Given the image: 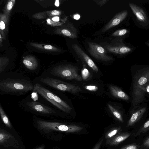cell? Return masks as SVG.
Masks as SVG:
<instances>
[{
  "mask_svg": "<svg viewBox=\"0 0 149 149\" xmlns=\"http://www.w3.org/2000/svg\"><path fill=\"white\" fill-rule=\"evenodd\" d=\"M9 61V58L8 57L0 56V73L8 65Z\"/></svg>",
  "mask_w": 149,
  "mask_h": 149,
  "instance_id": "23",
  "label": "cell"
},
{
  "mask_svg": "<svg viewBox=\"0 0 149 149\" xmlns=\"http://www.w3.org/2000/svg\"><path fill=\"white\" fill-rule=\"evenodd\" d=\"M51 14L54 15H58L60 14V12L58 10H54L52 11Z\"/></svg>",
  "mask_w": 149,
  "mask_h": 149,
  "instance_id": "33",
  "label": "cell"
},
{
  "mask_svg": "<svg viewBox=\"0 0 149 149\" xmlns=\"http://www.w3.org/2000/svg\"><path fill=\"white\" fill-rule=\"evenodd\" d=\"M141 146L134 143L125 145L120 149H141Z\"/></svg>",
  "mask_w": 149,
  "mask_h": 149,
  "instance_id": "26",
  "label": "cell"
},
{
  "mask_svg": "<svg viewBox=\"0 0 149 149\" xmlns=\"http://www.w3.org/2000/svg\"><path fill=\"white\" fill-rule=\"evenodd\" d=\"M61 32L63 34L68 36H70L71 35V33L70 32L66 29L62 30H61Z\"/></svg>",
  "mask_w": 149,
  "mask_h": 149,
  "instance_id": "32",
  "label": "cell"
},
{
  "mask_svg": "<svg viewBox=\"0 0 149 149\" xmlns=\"http://www.w3.org/2000/svg\"><path fill=\"white\" fill-rule=\"evenodd\" d=\"M130 134L128 132L120 133L111 139L106 141V143L110 146L117 145L128 138Z\"/></svg>",
  "mask_w": 149,
  "mask_h": 149,
  "instance_id": "14",
  "label": "cell"
},
{
  "mask_svg": "<svg viewBox=\"0 0 149 149\" xmlns=\"http://www.w3.org/2000/svg\"><path fill=\"white\" fill-rule=\"evenodd\" d=\"M89 52L94 58L102 61H108L113 58L107 55L105 49L99 45L92 42H88Z\"/></svg>",
  "mask_w": 149,
  "mask_h": 149,
  "instance_id": "8",
  "label": "cell"
},
{
  "mask_svg": "<svg viewBox=\"0 0 149 149\" xmlns=\"http://www.w3.org/2000/svg\"><path fill=\"white\" fill-rule=\"evenodd\" d=\"M122 130V128L120 127H115L112 128L105 134V138L106 141L111 139L117 134L120 133Z\"/></svg>",
  "mask_w": 149,
  "mask_h": 149,
  "instance_id": "20",
  "label": "cell"
},
{
  "mask_svg": "<svg viewBox=\"0 0 149 149\" xmlns=\"http://www.w3.org/2000/svg\"><path fill=\"white\" fill-rule=\"evenodd\" d=\"M33 91L39 94L45 99L63 111L69 113L72 110L71 107L59 97L52 92L36 83L33 86Z\"/></svg>",
  "mask_w": 149,
  "mask_h": 149,
  "instance_id": "2",
  "label": "cell"
},
{
  "mask_svg": "<svg viewBox=\"0 0 149 149\" xmlns=\"http://www.w3.org/2000/svg\"><path fill=\"white\" fill-rule=\"evenodd\" d=\"M146 92L148 93V94H149V84H148L146 87Z\"/></svg>",
  "mask_w": 149,
  "mask_h": 149,
  "instance_id": "38",
  "label": "cell"
},
{
  "mask_svg": "<svg viewBox=\"0 0 149 149\" xmlns=\"http://www.w3.org/2000/svg\"><path fill=\"white\" fill-rule=\"evenodd\" d=\"M86 89L91 91H95L98 90V87L95 86L93 85H90L86 86H85Z\"/></svg>",
  "mask_w": 149,
  "mask_h": 149,
  "instance_id": "29",
  "label": "cell"
},
{
  "mask_svg": "<svg viewBox=\"0 0 149 149\" xmlns=\"http://www.w3.org/2000/svg\"><path fill=\"white\" fill-rule=\"evenodd\" d=\"M149 120L148 119L139 129L138 131L134 134V136H137L142 133H145L149 130Z\"/></svg>",
  "mask_w": 149,
  "mask_h": 149,
  "instance_id": "24",
  "label": "cell"
},
{
  "mask_svg": "<svg viewBox=\"0 0 149 149\" xmlns=\"http://www.w3.org/2000/svg\"><path fill=\"white\" fill-rule=\"evenodd\" d=\"M148 70L139 71L135 75L133 86V106L141 102L147 93L146 87L148 84Z\"/></svg>",
  "mask_w": 149,
  "mask_h": 149,
  "instance_id": "1",
  "label": "cell"
},
{
  "mask_svg": "<svg viewBox=\"0 0 149 149\" xmlns=\"http://www.w3.org/2000/svg\"><path fill=\"white\" fill-rule=\"evenodd\" d=\"M149 148V137L148 136L144 140L141 149H148Z\"/></svg>",
  "mask_w": 149,
  "mask_h": 149,
  "instance_id": "28",
  "label": "cell"
},
{
  "mask_svg": "<svg viewBox=\"0 0 149 149\" xmlns=\"http://www.w3.org/2000/svg\"><path fill=\"white\" fill-rule=\"evenodd\" d=\"M146 110L145 107L139 109L133 113L127 123V127H131L141 117Z\"/></svg>",
  "mask_w": 149,
  "mask_h": 149,
  "instance_id": "15",
  "label": "cell"
},
{
  "mask_svg": "<svg viewBox=\"0 0 149 149\" xmlns=\"http://www.w3.org/2000/svg\"><path fill=\"white\" fill-rule=\"evenodd\" d=\"M44 47L45 49L47 50H50L52 49L53 48V47L51 45H45L44 46Z\"/></svg>",
  "mask_w": 149,
  "mask_h": 149,
  "instance_id": "34",
  "label": "cell"
},
{
  "mask_svg": "<svg viewBox=\"0 0 149 149\" xmlns=\"http://www.w3.org/2000/svg\"><path fill=\"white\" fill-rule=\"evenodd\" d=\"M15 0H8L6 2L3 9V13L10 17L13 8L14 6Z\"/></svg>",
  "mask_w": 149,
  "mask_h": 149,
  "instance_id": "19",
  "label": "cell"
},
{
  "mask_svg": "<svg viewBox=\"0 0 149 149\" xmlns=\"http://www.w3.org/2000/svg\"><path fill=\"white\" fill-rule=\"evenodd\" d=\"M26 104L32 109L42 113L50 114L55 112L51 108L38 102L31 101L27 102Z\"/></svg>",
  "mask_w": 149,
  "mask_h": 149,
  "instance_id": "12",
  "label": "cell"
},
{
  "mask_svg": "<svg viewBox=\"0 0 149 149\" xmlns=\"http://www.w3.org/2000/svg\"><path fill=\"white\" fill-rule=\"evenodd\" d=\"M44 146H40L39 148H38L36 149H44Z\"/></svg>",
  "mask_w": 149,
  "mask_h": 149,
  "instance_id": "40",
  "label": "cell"
},
{
  "mask_svg": "<svg viewBox=\"0 0 149 149\" xmlns=\"http://www.w3.org/2000/svg\"><path fill=\"white\" fill-rule=\"evenodd\" d=\"M47 22H48L49 24H50V20L49 19H47Z\"/></svg>",
  "mask_w": 149,
  "mask_h": 149,
  "instance_id": "42",
  "label": "cell"
},
{
  "mask_svg": "<svg viewBox=\"0 0 149 149\" xmlns=\"http://www.w3.org/2000/svg\"><path fill=\"white\" fill-rule=\"evenodd\" d=\"M0 115L2 120L4 124L6 126L10 128H11L12 127V125H11L9 119L0 105Z\"/></svg>",
  "mask_w": 149,
  "mask_h": 149,
  "instance_id": "21",
  "label": "cell"
},
{
  "mask_svg": "<svg viewBox=\"0 0 149 149\" xmlns=\"http://www.w3.org/2000/svg\"><path fill=\"white\" fill-rule=\"evenodd\" d=\"M80 16L78 14H76L74 16V19L78 20L80 19Z\"/></svg>",
  "mask_w": 149,
  "mask_h": 149,
  "instance_id": "36",
  "label": "cell"
},
{
  "mask_svg": "<svg viewBox=\"0 0 149 149\" xmlns=\"http://www.w3.org/2000/svg\"><path fill=\"white\" fill-rule=\"evenodd\" d=\"M128 31L126 29L118 30L114 32L111 35L113 36H121L124 35L127 33Z\"/></svg>",
  "mask_w": 149,
  "mask_h": 149,
  "instance_id": "25",
  "label": "cell"
},
{
  "mask_svg": "<svg viewBox=\"0 0 149 149\" xmlns=\"http://www.w3.org/2000/svg\"><path fill=\"white\" fill-rule=\"evenodd\" d=\"M129 6L137 19L141 23H146L148 21L147 16L144 10L133 3H130Z\"/></svg>",
  "mask_w": 149,
  "mask_h": 149,
  "instance_id": "11",
  "label": "cell"
},
{
  "mask_svg": "<svg viewBox=\"0 0 149 149\" xmlns=\"http://www.w3.org/2000/svg\"><path fill=\"white\" fill-rule=\"evenodd\" d=\"M77 51L88 65L95 72H98V68L92 59L79 48H77Z\"/></svg>",
  "mask_w": 149,
  "mask_h": 149,
  "instance_id": "17",
  "label": "cell"
},
{
  "mask_svg": "<svg viewBox=\"0 0 149 149\" xmlns=\"http://www.w3.org/2000/svg\"><path fill=\"white\" fill-rule=\"evenodd\" d=\"M0 145L4 147L18 148V141L13 135L6 130L0 128Z\"/></svg>",
  "mask_w": 149,
  "mask_h": 149,
  "instance_id": "9",
  "label": "cell"
},
{
  "mask_svg": "<svg viewBox=\"0 0 149 149\" xmlns=\"http://www.w3.org/2000/svg\"><path fill=\"white\" fill-rule=\"evenodd\" d=\"M108 106L109 109L114 117L120 122L123 123L124 121L120 113L110 104H108Z\"/></svg>",
  "mask_w": 149,
  "mask_h": 149,
  "instance_id": "22",
  "label": "cell"
},
{
  "mask_svg": "<svg viewBox=\"0 0 149 149\" xmlns=\"http://www.w3.org/2000/svg\"><path fill=\"white\" fill-rule=\"evenodd\" d=\"M43 83L57 90L68 92L72 94L77 93L81 90L80 86L64 82L61 80L49 77L41 78Z\"/></svg>",
  "mask_w": 149,
  "mask_h": 149,
  "instance_id": "5",
  "label": "cell"
},
{
  "mask_svg": "<svg viewBox=\"0 0 149 149\" xmlns=\"http://www.w3.org/2000/svg\"><path fill=\"white\" fill-rule=\"evenodd\" d=\"M81 74L83 79L84 80L86 79L90 75L89 71L86 68H84L81 71Z\"/></svg>",
  "mask_w": 149,
  "mask_h": 149,
  "instance_id": "27",
  "label": "cell"
},
{
  "mask_svg": "<svg viewBox=\"0 0 149 149\" xmlns=\"http://www.w3.org/2000/svg\"><path fill=\"white\" fill-rule=\"evenodd\" d=\"M128 12L126 10L122 11L116 14L104 27L102 32L104 33L117 25L127 17Z\"/></svg>",
  "mask_w": 149,
  "mask_h": 149,
  "instance_id": "10",
  "label": "cell"
},
{
  "mask_svg": "<svg viewBox=\"0 0 149 149\" xmlns=\"http://www.w3.org/2000/svg\"><path fill=\"white\" fill-rule=\"evenodd\" d=\"M51 73L55 76L68 80L80 81L82 79L81 77L78 73L77 68L72 65H64L57 66L51 70Z\"/></svg>",
  "mask_w": 149,
  "mask_h": 149,
  "instance_id": "6",
  "label": "cell"
},
{
  "mask_svg": "<svg viewBox=\"0 0 149 149\" xmlns=\"http://www.w3.org/2000/svg\"><path fill=\"white\" fill-rule=\"evenodd\" d=\"M33 88L31 83L25 81L9 79L0 82V89L7 92H26Z\"/></svg>",
  "mask_w": 149,
  "mask_h": 149,
  "instance_id": "3",
  "label": "cell"
},
{
  "mask_svg": "<svg viewBox=\"0 0 149 149\" xmlns=\"http://www.w3.org/2000/svg\"><path fill=\"white\" fill-rule=\"evenodd\" d=\"M38 127L43 130H55L69 132H79L82 128L75 125L65 124L58 122H50L41 120L36 121Z\"/></svg>",
  "mask_w": 149,
  "mask_h": 149,
  "instance_id": "4",
  "label": "cell"
},
{
  "mask_svg": "<svg viewBox=\"0 0 149 149\" xmlns=\"http://www.w3.org/2000/svg\"><path fill=\"white\" fill-rule=\"evenodd\" d=\"M103 139H102L99 141L96 144L94 148L93 149H100L101 146L103 141Z\"/></svg>",
  "mask_w": 149,
  "mask_h": 149,
  "instance_id": "31",
  "label": "cell"
},
{
  "mask_svg": "<svg viewBox=\"0 0 149 149\" xmlns=\"http://www.w3.org/2000/svg\"><path fill=\"white\" fill-rule=\"evenodd\" d=\"M94 1L100 7H101L107 2L109 1L108 0H94Z\"/></svg>",
  "mask_w": 149,
  "mask_h": 149,
  "instance_id": "30",
  "label": "cell"
},
{
  "mask_svg": "<svg viewBox=\"0 0 149 149\" xmlns=\"http://www.w3.org/2000/svg\"><path fill=\"white\" fill-rule=\"evenodd\" d=\"M52 19L53 21L54 22H58L59 20V18L58 17L56 16L54 17Z\"/></svg>",
  "mask_w": 149,
  "mask_h": 149,
  "instance_id": "35",
  "label": "cell"
},
{
  "mask_svg": "<svg viewBox=\"0 0 149 149\" xmlns=\"http://www.w3.org/2000/svg\"><path fill=\"white\" fill-rule=\"evenodd\" d=\"M54 4L55 6L58 7L59 5V1L58 0H56L55 1Z\"/></svg>",
  "mask_w": 149,
  "mask_h": 149,
  "instance_id": "37",
  "label": "cell"
},
{
  "mask_svg": "<svg viewBox=\"0 0 149 149\" xmlns=\"http://www.w3.org/2000/svg\"><path fill=\"white\" fill-rule=\"evenodd\" d=\"M3 39L0 33V44L3 42Z\"/></svg>",
  "mask_w": 149,
  "mask_h": 149,
  "instance_id": "39",
  "label": "cell"
},
{
  "mask_svg": "<svg viewBox=\"0 0 149 149\" xmlns=\"http://www.w3.org/2000/svg\"><path fill=\"white\" fill-rule=\"evenodd\" d=\"M106 51L113 54L123 55L128 53L132 51V49L125 44L120 38L112 40L111 43L104 44Z\"/></svg>",
  "mask_w": 149,
  "mask_h": 149,
  "instance_id": "7",
  "label": "cell"
},
{
  "mask_svg": "<svg viewBox=\"0 0 149 149\" xmlns=\"http://www.w3.org/2000/svg\"><path fill=\"white\" fill-rule=\"evenodd\" d=\"M3 1H4L3 0H0V7Z\"/></svg>",
  "mask_w": 149,
  "mask_h": 149,
  "instance_id": "41",
  "label": "cell"
},
{
  "mask_svg": "<svg viewBox=\"0 0 149 149\" xmlns=\"http://www.w3.org/2000/svg\"><path fill=\"white\" fill-rule=\"evenodd\" d=\"M109 88L111 94L115 97L125 100H128L129 99V96L118 87L110 85Z\"/></svg>",
  "mask_w": 149,
  "mask_h": 149,
  "instance_id": "16",
  "label": "cell"
},
{
  "mask_svg": "<svg viewBox=\"0 0 149 149\" xmlns=\"http://www.w3.org/2000/svg\"><path fill=\"white\" fill-rule=\"evenodd\" d=\"M23 63L25 67L31 70L36 69L38 67V64L36 60L32 56H26L23 60Z\"/></svg>",
  "mask_w": 149,
  "mask_h": 149,
  "instance_id": "18",
  "label": "cell"
},
{
  "mask_svg": "<svg viewBox=\"0 0 149 149\" xmlns=\"http://www.w3.org/2000/svg\"><path fill=\"white\" fill-rule=\"evenodd\" d=\"M10 17L0 13V33L3 40L6 39L8 33Z\"/></svg>",
  "mask_w": 149,
  "mask_h": 149,
  "instance_id": "13",
  "label": "cell"
}]
</instances>
